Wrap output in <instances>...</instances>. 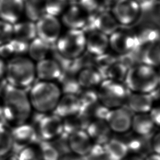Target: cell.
Masks as SVG:
<instances>
[{"mask_svg":"<svg viewBox=\"0 0 160 160\" xmlns=\"http://www.w3.org/2000/svg\"><path fill=\"white\" fill-rule=\"evenodd\" d=\"M2 116L14 126L27 122L32 112L28 94L24 89L7 84L1 98Z\"/></svg>","mask_w":160,"mask_h":160,"instance_id":"6da1fadb","label":"cell"},{"mask_svg":"<svg viewBox=\"0 0 160 160\" xmlns=\"http://www.w3.org/2000/svg\"><path fill=\"white\" fill-rule=\"evenodd\" d=\"M4 78L8 84L24 90L36 79L35 64L27 56H13L6 64Z\"/></svg>","mask_w":160,"mask_h":160,"instance_id":"7a4b0ae2","label":"cell"},{"mask_svg":"<svg viewBox=\"0 0 160 160\" xmlns=\"http://www.w3.org/2000/svg\"><path fill=\"white\" fill-rule=\"evenodd\" d=\"M28 95L32 109L46 114L53 111L62 93L56 82L38 81L31 86Z\"/></svg>","mask_w":160,"mask_h":160,"instance_id":"3957f363","label":"cell"},{"mask_svg":"<svg viewBox=\"0 0 160 160\" xmlns=\"http://www.w3.org/2000/svg\"><path fill=\"white\" fill-rule=\"evenodd\" d=\"M124 83L130 92L150 93L159 87V76L155 68L139 63L128 69Z\"/></svg>","mask_w":160,"mask_h":160,"instance_id":"277c9868","label":"cell"},{"mask_svg":"<svg viewBox=\"0 0 160 160\" xmlns=\"http://www.w3.org/2000/svg\"><path fill=\"white\" fill-rule=\"evenodd\" d=\"M98 99L109 109L124 106L129 93L123 82L104 79L97 88Z\"/></svg>","mask_w":160,"mask_h":160,"instance_id":"5b68a950","label":"cell"},{"mask_svg":"<svg viewBox=\"0 0 160 160\" xmlns=\"http://www.w3.org/2000/svg\"><path fill=\"white\" fill-rule=\"evenodd\" d=\"M54 44L61 56L74 60L86 51V34L81 29H69L60 35Z\"/></svg>","mask_w":160,"mask_h":160,"instance_id":"8992f818","label":"cell"},{"mask_svg":"<svg viewBox=\"0 0 160 160\" xmlns=\"http://www.w3.org/2000/svg\"><path fill=\"white\" fill-rule=\"evenodd\" d=\"M36 118H33L34 126L40 140L51 141L62 132V119L56 114L36 112Z\"/></svg>","mask_w":160,"mask_h":160,"instance_id":"52a82bcc","label":"cell"},{"mask_svg":"<svg viewBox=\"0 0 160 160\" xmlns=\"http://www.w3.org/2000/svg\"><path fill=\"white\" fill-rule=\"evenodd\" d=\"M139 46L135 32L119 28L109 36V47L118 55H122L136 50Z\"/></svg>","mask_w":160,"mask_h":160,"instance_id":"ba28073f","label":"cell"},{"mask_svg":"<svg viewBox=\"0 0 160 160\" xmlns=\"http://www.w3.org/2000/svg\"><path fill=\"white\" fill-rule=\"evenodd\" d=\"M35 24L37 37L49 44H54L61 35V26L58 18L44 13Z\"/></svg>","mask_w":160,"mask_h":160,"instance_id":"9c48e42d","label":"cell"},{"mask_svg":"<svg viewBox=\"0 0 160 160\" xmlns=\"http://www.w3.org/2000/svg\"><path fill=\"white\" fill-rule=\"evenodd\" d=\"M112 9L114 17L118 22L124 26L135 22L139 18L140 8L136 0H118Z\"/></svg>","mask_w":160,"mask_h":160,"instance_id":"30bf717a","label":"cell"},{"mask_svg":"<svg viewBox=\"0 0 160 160\" xmlns=\"http://www.w3.org/2000/svg\"><path fill=\"white\" fill-rule=\"evenodd\" d=\"M132 115L133 114L124 106L109 109L105 121L112 132L124 134L131 129Z\"/></svg>","mask_w":160,"mask_h":160,"instance_id":"8fae6325","label":"cell"},{"mask_svg":"<svg viewBox=\"0 0 160 160\" xmlns=\"http://www.w3.org/2000/svg\"><path fill=\"white\" fill-rule=\"evenodd\" d=\"M11 133L13 139V148H16V150L14 151L16 154L22 148L35 145L40 140L36 128L31 123L25 122L14 126Z\"/></svg>","mask_w":160,"mask_h":160,"instance_id":"7c38bea8","label":"cell"},{"mask_svg":"<svg viewBox=\"0 0 160 160\" xmlns=\"http://www.w3.org/2000/svg\"><path fill=\"white\" fill-rule=\"evenodd\" d=\"M89 14L78 2H73L63 11L62 21L69 29H82Z\"/></svg>","mask_w":160,"mask_h":160,"instance_id":"4fadbf2b","label":"cell"},{"mask_svg":"<svg viewBox=\"0 0 160 160\" xmlns=\"http://www.w3.org/2000/svg\"><path fill=\"white\" fill-rule=\"evenodd\" d=\"M122 134L124 135V137L121 139L126 143L129 153L131 152L132 154L144 158L152 152L150 145V137L152 134L149 136H142L136 134L132 131H128Z\"/></svg>","mask_w":160,"mask_h":160,"instance_id":"5bb4252c","label":"cell"},{"mask_svg":"<svg viewBox=\"0 0 160 160\" xmlns=\"http://www.w3.org/2000/svg\"><path fill=\"white\" fill-rule=\"evenodd\" d=\"M36 78L39 81H57L61 76L62 70L59 64L52 58H47L35 64Z\"/></svg>","mask_w":160,"mask_h":160,"instance_id":"9a60e30c","label":"cell"},{"mask_svg":"<svg viewBox=\"0 0 160 160\" xmlns=\"http://www.w3.org/2000/svg\"><path fill=\"white\" fill-rule=\"evenodd\" d=\"M154 102L149 93L129 91L124 106L133 114L148 113L154 106Z\"/></svg>","mask_w":160,"mask_h":160,"instance_id":"2e32d148","label":"cell"},{"mask_svg":"<svg viewBox=\"0 0 160 160\" xmlns=\"http://www.w3.org/2000/svg\"><path fill=\"white\" fill-rule=\"evenodd\" d=\"M85 131L93 144L103 146L112 138V132L105 120L91 121Z\"/></svg>","mask_w":160,"mask_h":160,"instance_id":"e0dca14e","label":"cell"},{"mask_svg":"<svg viewBox=\"0 0 160 160\" xmlns=\"http://www.w3.org/2000/svg\"><path fill=\"white\" fill-rule=\"evenodd\" d=\"M81 108V104L76 95L64 94L61 95L52 112L64 119L79 113Z\"/></svg>","mask_w":160,"mask_h":160,"instance_id":"ac0fdd59","label":"cell"},{"mask_svg":"<svg viewBox=\"0 0 160 160\" xmlns=\"http://www.w3.org/2000/svg\"><path fill=\"white\" fill-rule=\"evenodd\" d=\"M24 11V0H0V18L14 24Z\"/></svg>","mask_w":160,"mask_h":160,"instance_id":"d6986e66","label":"cell"},{"mask_svg":"<svg viewBox=\"0 0 160 160\" xmlns=\"http://www.w3.org/2000/svg\"><path fill=\"white\" fill-rule=\"evenodd\" d=\"M109 48V36L94 30L86 34V51L96 56L106 52Z\"/></svg>","mask_w":160,"mask_h":160,"instance_id":"ffe728a7","label":"cell"},{"mask_svg":"<svg viewBox=\"0 0 160 160\" xmlns=\"http://www.w3.org/2000/svg\"><path fill=\"white\" fill-rule=\"evenodd\" d=\"M68 142L71 152L82 158L88 153L93 144L85 130L69 134Z\"/></svg>","mask_w":160,"mask_h":160,"instance_id":"44dd1931","label":"cell"},{"mask_svg":"<svg viewBox=\"0 0 160 160\" xmlns=\"http://www.w3.org/2000/svg\"><path fill=\"white\" fill-rule=\"evenodd\" d=\"M139 63L157 68L160 62L159 41L139 46L137 49Z\"/></svg>","mask_w":160,"mask_h":160,"instance_id":"7402d4cb","label":"cell"},{"mask_svg":"<svg viewBox=\"0 0 160 160\" xmlns=\"http://www.w3.org/2000/svg\"><path fill=\"white\" fill-rule=\"evenodd\" d=\"M155 127L148 113L132 115L131 129L135 134L142 136H149L154 132Z\"/></svg>","mask_w":160,"mask_h":160,"instance_id":"603a6c76","label":"cell"},{"mask_svg":"<svg viewBox=\"0 0 160 160\" xmlns=\"http://www.w3.org/2000/svg\"><path fill=\"white\" fill-rule=\"evenodd\" d=\"M94 26L96 30L109 36L119 28V24L114 16L108 11H103L96 14Z\"/></svg>","mask_w":160,"mask_h":160,"instance_id":"cb8c5ba5","label":"cell"},{"mask_svg":"<svg viewBox=\"0 0 160 160\" xmlns=\"http://www.w3.org/2000/svg\"><path fill=\"white\" fill-rule=\"evenodd\" d=\"M77 78L81 88H98L104 79L101 72L95 67L80 70L77 73Z\"/></svg>","mask_w":160,"mask_h":160,"instance_id":"d4e9b609","label":"cell"},{"mask_svg":"<svg viewBox=\"0 0 160 160\" xmlns=\"http://www.w3.org/2000/svg\"><path fill=\"white\" fill-rule=\"evenodd\" d=\"M57 81L58 82L57 84L59 87L61 93L62 92L63 94H70L77 95L81 89L78 81L77 73L74 72L70 71H62Z\"/></svg>","mask_w":160,"mask_h":160,"instance_id":"484cf974","label":"cell"},{"mask_svg":"<svg viewBox=\"0 0 160 160\" xmlns=\"http://www.w3.org/2000/svg\"><path fill=\"white\" fill-rule=\"evenodd\" d=\"M51 46L52 45L36 37L29 42L28 54L32 61L37 62L48 58L51 51Z\"/></svg>","mask_w":160,"mask_h":160,"instance_id":"4316f807","label":"cell"},{"mask_svg":"<svg viewBox=\"0 0 160 160\" xmlns=\"http://www.w3.org/2000/svg\"><path fill=\"white\" fill-rule=\"evenodd\" d=\"M13 38L29 42L37 37L34 22L31 21L17 22L12 24Z\"/></svg>","mask_w":160,"mask_h":160,"instance_id":"83f0119b","label":"cell"},{"mask_svg":"<svg viewBox=\"0 0 160 160\" xmlns=\"http://www.w3.org/2000/svg\"><path fill=\"white\" fill-rule=\"evenodd\" d=\"M138 39L139 46L159 41V31L156 24L146 22L134 31Z\"/></svg>","mask_w":160,"mask_h":160,"instance_id":"f1b7e54d","label":"cell"},{"mask_svg":"<svg viewBox=\"0 0 160 160\" xmlns=\"http://www.w3.org/2000/svg\"><path fill=\"white\" fill-rule=\"evenodd\" d=\"M91 121L81 112L62 119L63 132L69 135L79 131L86 130Z\"/></svg>","mask_w":160,"mask_h":160,"instance_id":"f546056e","label":"cell"},{"mask_svg":"<svg viewBox=\"0 0 160 160\" xmlns=\"http://www.w3.org/2000/svg\"><path fill=\"white\" fill-rule=\"evenodd\" d=\"M103 147L107 154L113 160H122L129 154L126 143L119 138L112 137Z\"/></svg>","mask_w":160,"mask_h":160,"instance_id":"4dcf8cb0","label":"cell"},{"mask_svg":"<svg viewBox=\"0 0 160 160\" xmlns=\"http://www.w3.org/2000/svg\"><path fill=\"white\" fill-rule=\"evenodd\" d=\"M109 109L99 101L91 104L81 106L80 112L90 121L94 120H105Z\"/></svg>","mask_w":160,"mask_h":160,"instance_id":"1f68e13d","label":"cell"},{"mask_svg":"<svg viewBox=\"0 0 160 160\" xmlns=\"http://www.w3.org/2000/svg\"><path fill=\"white\" fill-rule=\"evenodd\" d=\"M128 70V68L118 59L104 71L102 76L103 79L124 82Z\"/></svg>","mask_w":160,"mask_h":160,"instance_id":"d6a6232c","label":"cell"},{"mask_svg":"<svg viewBox=\"0 0 160 160\" xmlns=\"http://www.w3.org/2000/svg\"><path fill=\"white\" fill-rule=\"evenodd\" d=\"M13 148V139L11 131L0 123V158L9 154Z\"/></svg>","mask_w":160,"mask_h":160,"instance_id":"836d02e7","label":"cell"},{"mask_svg":"<svg viewBox=\"0 0 160 160\" xmlns=\"http://www.w3.org/2000/svg\"><path fill=\"white\" fill-rule=\"evenodd\" d=\"M42 160H58L60 156L50 141L39 140L36 144Z\"/></svg>","mask_w":160,"mask_h":160,"instance_id":"e575fe53","label":"cell"},{"mask_svg":"<svg viewBox=\"0 0 160 160\" xmlns=\"http://www.w3.org/2000/svg\"><path fill=\"white\" fill-rule=\"evenodd\" d=\"M118 55L114 52H109L108 50L99 56L95 57V65L94 67L102 73L104 71L108 68L112 63L118 60Z\"/></svg>","mask_w":160,"mask_h":160,"instance_id":"d590c367","label":"cell"},{"mask_svg":"<svg viewBox=\"0 0 160 160\" xmlns=\"http://www.w3.org/2000/svg\"><path fill=\"white\" fill-rule=\"evenodd\" d=\"M68 0H46L44 4L45 12L56 16L61 14L68 6Z\"/></svg>","mask_w":160,"mask_h":160,"instance_id":"8d00e7d4","label":"cell"},{"mask_svg":"<svg viewBox=\"0 0 160 160\" xmlns=\"http://www.w3.org/2000/svg\"><path fill=\"white\" fill-rule=\"evenodd\" d=\"M76 96L80 101L81 106L99 101L97 88H81Z\"/></svg>","mask_w":160,"mask_h":160,"instance_id":"74e56055","label":"cell"},{"mask_svg":"<svg viewBox=\"0 0 160 160\" xmlns=\"http://www.w3.org/2000/svg\"><path fill=\"white\" fill-rule=\"evenodd\" d=\"M83 160H113L106 153L103 146L93 144L88 153L82 158Z\"/></svg>","mask_w":160,"mask_h":160,"instance_id":"f35d334b","label":"cell"},{"mask_svg":"<svg viewBox=\"0 0 160 160\" xmlns=\"http://www.w3.org/2000/svg\"><path fill=\"white\" fill-rule=\"evenodd\" d=\"M68 136L69 135L62 132L58 137L50 141L60 156L71 152L69 146Z\"/></svg>","mask_w":160,"mask_h":160,"instance_id":"ab89813d","label":"cell"},{"mask_svg":"<svg viewBox=\"0 0 160 160\" xmlns=\"http://www.w3.org/2000/svg\"><path fill=\"white\" fill-rule=\"evenodd\" d=\"M17 156L18 160H42L36 144L22 148Z\"/></svg>","mask_w":160,"mask_h":160,"instance_id":"60d3db41","label":"cell"},{"mask_svg":"<svg viewBox=\"0 0 160 160\" xmlns=\"http://www.w3.org/2000/svg\"><path fill=\"white\" fill-rule=\"evenodd\" d=\"M13 38L12 24L0 19V46Z\"/></svg>","mask_w":160,"mask_h":160,"instance_id":"b9f144b4","label":"cell"},{"mask_svg":"<svg viewBox=\"0 0 160 160\" xmlns=\"http://www.w3.org/2000/svg\"><path fill=\"white\" fill-rule=\"evenodd\" d=\"M9 43L12 48L14 56H24L25 54L28 53L29 42L13 38L9 41Z\"/></svg>","mask_w":160,"mask_h":160,"instance_id":"7bdbcfd3","label":"cell"},{"mask_svg":"<svg viewBox=\"0 0 160 160\" xmlns=\"http://www.w3.org/2000/svg\"><path fill=\"white\" fill-rule=\"evenodd\" d=\"M150 145L152 152L159 154L160 152V135L159 132H153L150 137Z\"/></svg>","mask_w":160,"mask_h":160,"instance_id":"ee69618b","label":"cell"},{"mask_svg":"<svg viewBox=\"0 0 160 160\" xmlns=\"http://www.w3.org/2000/svg\"><path fill=\"white\" fill-rule=\"evenodd\" d=\"M155 124L156 127H158L159 126L160 122V110L159 106H152V108L151 109V110L148 112Z\"/></svg>","mask_w":160,"mask_h":160,"instance_id":"f6af8a7d","label":"cell"},{"mask_svg":"<svg viewBox=\"0 0 160 160\" xmlns=\"http://www.w3.org/2000/svg\"><path fill=\"white\" fill-rule=\"evenodd\" d=\"M58 160H83L82 158L72 152L61 156Z\"/></svg>","mask_w":160,"mask_h":160,"instance_id":"bcb514c9","label":"cell"},{"mask_svg":"<svg viewBox=\"0 0 160 160\" xmlns=\"http://www.w3.org/2000/svg\"><path fill=\"white\" fill-rule=\"evenodd\" d=\"M6 62H5L4 59L0 57V81L2 78L4 77L6 71Z\"/></svg>","mask_w":160,"mask_h":160,"instance_id":"7dc6e473","label":"cell"},{"mask_svg":"<svg viewBox=\"0 0 160 160\" xmlns=\"http://www.w3.org/2000/svg\"><path fill=\"white\" fill-rule=\"evenodd\" d=\"M144 160H160V156L159 154L151 152L144 158Z\"/></svg>","mask_w":160,"mask_h":160,"instance_id":"c3c4849f","label":"cell"},{"mask_svg":"<svg viewBox=\"0 0 160 160\" xmlns=\"http://www.w3.org/2000/svg\"><path fill=\"white\" fill-rule=\"evenodd\" d=\"M122 160H144V158L139 155L131 154V155L128 154Z\"/></svg>","mask_w":160,"mask_h":160,"instance_id":"681fc988","label":"cell"},{"mask_svg":"<svg viewBox=\"0 0 160 160\" xmlns=\"http://www.w3.org/2000/svg\"><path fill=\"white\" fill-rule=\"evenodd\" d=\"M102 1L105 9L107 10L109 7H111V6L112 7L114 3L118 0H102Z\"/></svg>","mask_w":160,"mask_h":160,"instance_id":"f907efd6","label":"cell"},{"mask_svg":"<svg viewBox=\"0 0 160 160\" xmlns=\"http://www.w3.org/2000/svg\"><path fill=\"white\" fill-rule=\"evenodd\" d=\"M6 160H18L17 154L14 152V153L11 154L10 156H8V157L6 158Z\"/></svg>","mask_w":160,"mask_h":160,"instance_id":"816d5d0a","label":"cell"},{"mask_svg":"<svg viewBox=\"0 0 160 160\" xmlns=\"http://www.w3.org/2000/svg\"><path fill=\"white\" fill-rule=\"evenodd\" d=\"M1 116H2V106L1 99H0V118Z\"/></svg>","mask_w":160,"mask_h":160,"instance_id":"f5cc1de1","label":"cell"},{"mask_svg":"<svg viewBox=\"0 0 160 160\" xmlns=\"http://www.w3.org/2000/svg\"><path fill=\"white\" fill-rule=\"evenodd\" d=\"M71 1H78V0H71Z\"/></svg>","mask_w":160,"mask_h":160,"instance_id":"db71d44e","label":"cell"},{"mask_svg":"<svg viewBox=\"0 0 160 160\" xmlns=\"http://www.w3.org/2000/svg\"><path fill=\"white\" fill-rule=\"evenodd\" d=\"M138 1H141V0H138Z\"/></svg>","mask_w":160,"mask_h":160,"instance_id":"11a10c76","label":"cell"}]
</instances>
